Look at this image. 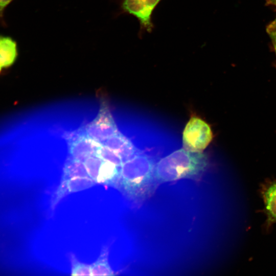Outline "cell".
I'll return each mask as SVG.
<instances>
[{
	"label": "cell",
	"mask_w": 276,
	"mask_h": 276,
	"mask_svg": "<svg viewBox=\"0 0 276 276\" xmlns=\"http://www.w3.org/2000/svg\"><path fill=\"white\" fill-rule=\"evenodd\" d=\"M71 257V275H91L90 265L79 262L74 255Z\"/></svg>",
	"instance_id": "2e32d148"
},
{
	"label": "cell",
	"mask_w": 276,
	"mask_h": 276,
	"mask_svg": "<svg viewBox=\"0 0 276 276\" xmlns=\"http://www.w3.org/2000/svg\"><path fill=\"white\" fill-rule=\"evenodd\" d=\"M113 163L103 160L99 169L97 182L117 186L120 176V170Z\"/></svg>",
	"instance_id": "8fae6325"
},
{
	"label": "cell",
	"mask_w": 276,
	"mask_h": 276,
	"mask_svg": "<svg viewBox=\"0 0 276 276\" xmlns=\"http://www.w3.org/2000/svg\"><path fill=\"white\" fill-rule=\"evenodd\" d=\"M12 0H0V20L3 18V12L6 6Z\"/></svg>",
	"instance_id": "e0dca14e"
},
{
	"label": "cell",
	"mask_w": 276,
	"mask_h": 276,
	"mask_svg": "<svg viewBox=\"0 0 276 276\" xmlns=\"http://www.w3.org/2000/svg\"><path fill=\"white\" fill-rule=\"evenodd\" d=\"M103 161L101 158L95 155L87 158L83 162L88 176L96 182H97L99 169Z\"/></svg>",
	"instance_id": "5bb4252c"
},
{
	"label": "cell",
	"mask_w": 276,
	"mask_h": 276,
	"mask_svg": "<svg viewBox=\"0 0 276 276\" xmlns=\"http://www.w3.org/2000/svg\"><path fill=\"white\" fill-rule=\"evenodd\" d=\"M208 165L206 154L182 148L160 159L155 165L154 176L161 183L181 179H195L203 174Z\"/></svg>",
	"instance_id": "6da1fadb"
},
{
	"label": "cell",
	"mask_w": 276,
	"mask_h": 276,
	"mask_svg": "<svg viewBox=\"0 0 276 276\" xmlns=\"http://www.w3.org/2000/svg\"><path fill=\"white\" fill-rule=\"evenodd\" d=\"M79 177H89L83 162L68 158L63 168L61 180Z\"/></svg>",
	"instance_id": "7c38bea8"
},
{
	"label": "cell",
	"mask_w": 276,
	"mask_h": 276,
	"mask_svg": "<svg viewBox=\"0 0 276 276\" xmlns=\"http://www.w3.org/2000/svg\"><path fill=\"white\" fill-rule=\"evenodd\" d=\"M261 194L265 205L268 228L276 223V181L265 185L262 187Z\"/></svg>",
	"instance_id": "9c48e42d"
},
{
	"label": "cell",
	"mask_w": 276,
	"mask_h": 276,
	"mask_svg": "<svg viewBox=\"0 0 276 276\" xmlns=\"http://www.w3.org/2000/svg\"><path fill=\"white\" fill-rule=\"evenodd\" d=\"M162 0H121L122 13L135 17L140 24L139 36L145 32L151 33L154 28L152 21L153 12Z\"/></svg>",
	"instance_id": "277c9868"
},
{
	"label": "cell",
	"mask_w": 276,
	"mask_h": 276,
	"mask_svg": "<svg viewBox=\"0 0 276 276\" xmlns=\"http://www.w3.org/2000/svg\"><path fill=\"white\" fill-rule=\"evenodd\" d=\"M266 4L276 6V0H266Z\"/></svg>",
	"instance_id": "ffe728a7"
},
{
	"label": "cell",
	"mask_w": 276,
	"mask_h": 276,
	"mask_svg": "<svg viewBox=\"0 0 276 276\" xmlns=\"http://www.w3.org/2000/svg\"><path fill=\"white\" fill-rule=\"evenodd\" d=\"M17 56L16 43L12 38L0 36V64L2 67L11 66Z\"/></svg>",
	"instance_id": "30bf717a"
},
{
	"label": "cell",
	"mask_w": 276,
	"mask_h": 276,
	"mask_svg": "<svg viewBox=\"0 0 276 276\" xmlns=\"http://www.w3.org/2000/svg\"><path fill=\"white\" fill-rule=\"evenodd\" d=\"M119 132L105 102L101 103L97 116L85 128L87 136L101 143Z\"/></svg>",
	"instance_id": "5b68a950"
},
{
	"label": "cell",
	"mask_w": 276,
	"mask_h": 276,
	"mask_svg": "<svg viewBox=\"0 0 276 276\" xmlns=\"http://www.w3.org/2000/svg\"><path fill=\"white\" fill-rule=\"evenodd\" d=\"M102 144L116 152L123 163L141 152L129 139L120 132L110 137Z\"/></svg>",
	"instance_id": "ba28073f"
},
{
	"label": "cell",
	"mask_w": 276,
	"mask_h": 276,
	"mask_svg": "<svg viewBox=\"0 0 276 276\" xmlns=\"http://www.w3.org/2000/svg\"><path fill=\"white\" fill-rule=\"evenodd\" d=\"M267 33H268L272 40V44H273V48H274L275 55H276V32L274 31H269V32H267Z\"/></svg>",
	"instance_id": "ac0fdd59"
},
{
	"label": "cell",
	"mask_w": 276,
	"mask_h": 276,
	"mask_svg": "<svg viewBox=\"0 0 276 276\" xmlns=\"http://www.w3.org/2000/svg\"><path fill=\"white\" fill-rule=\"evenodd\" d=\"M108 247H104L97 260L90 265L91 275H113L108 260Z\"/></svg>",
	"instance_id": "4fadbf2b"
},
{
	"label": "cell",
	"mask_w": 276,
	"mask_h": 276,
	"mask_svg": "<svg viewBox=\"0 0 276 276\" xmlns=\"http://www.w3.org/2000/svg\"><path fill=\"white\" fill-rule=\"evenodd\" d=\"M213 139L210 125L199 117H191L182 133L184 149L194 152H202Z\"/></svg>",
	"instance_id": "3957f363"
},
{
	"label": "cell",
	"mask_w": 276,
	"mask_h": 276,
	"mask_svg": "<svg viewBox=\"0 0 276 276\" xmlns=\"http://www.w3.org/2000/svg\"><path fill=\"white\" fill-rule=\"evenodd\" d=\"M272 23L276 24V18L272 22Z\"/></svg>",
	"instance_id": "44dd1931"
},
{
	"label": "cell",
	"mask_w": 276,
	"mask_h": 276,
	"mask_svg": "<svg viewBox=\"0 0 276 276\" xmlns=\"http://www.w3.org/2000/svg\"><path fill=\"white\" fill-rule=\"evenodd\" d=\"M155 165L151 157L140 152L121 165L117 186L129 198L141 200L152 186Z\"/></svg>",
	"instance_id": "7a4b0ae2"
},
{
	"label": "cell",
	"mask_w": 276,
	"mask_h": 276,
	"mask_svg": "<svg viewBox=\"0 0 276 276\" xmlns=\"http://www.w3.org/2000/svg\"><path fill=\"white\" fill-rule=\"evenodd\" d=\"M96 182L89 177H79L61 180L52 199L51 207L54 210L59 202L66 195L88 189Z\"/></svg>",
	"instance_id": "52a82bcc"
},
{
	"label": "cell",
	"mask_w": 276,
	"mask_h": 276,
	"mask_svg": "<svg viewBox=\"0 0 276 276\" xmlns=\"http://www.w3.org/2000/svg\"><path fill=\"white\" fill-rule=\"evenodd\" d=\"M96 155L103 160L113 163L118 167H121L123 164L120 157L116 152L103 144L97 151Z\"/></svg>",
	"instance_id": "9a60e30c"
},
{
	"label": "cell",
	"mask_w": 276,
	"mask_h": 276,
	"mask_svg": "<svg viewBox=\"0 0 276 276\" xmlns=\"http://www.w3.org/2000/svg\"><path fill=\"white\" fill-rule=\"evenodd\" d=\"M70 157L84 162L87 158L96 155L102 144L84 134L70 140L69 141Z\"/></svg>",
	"instance_id": "8992f818"
},
{
	"label": "cell",
	"mask_w": 276,
	"mask_h": 276,
	"mask_svg": "<svg viewBox=\"0 0 276 276\" xmlns=\"http://www.w3.org/2000/svg\"><path fill=\"white\" fill-rule=\"evenodd\" d=\"M2 68V65H1V64H0V72H1V71Z\"/></svg>",
	"instance_id": "7402d4cb"
},
{
	"label": "cell",
	"mask_w": 276,
	"mask_h": 276,
	"mask_svg": "<svg viewBox=\"0 0 276 276\" xmlns=\"http://www.w3.org/2000/svg\"><path fill=\"white\" fill-rule=\"evenodd\" d=\"M274 31L276 32V24L270 23L267 28V32Z\"/></svg>",
	"instance_id": "d6986e66"
}]
</instances>
